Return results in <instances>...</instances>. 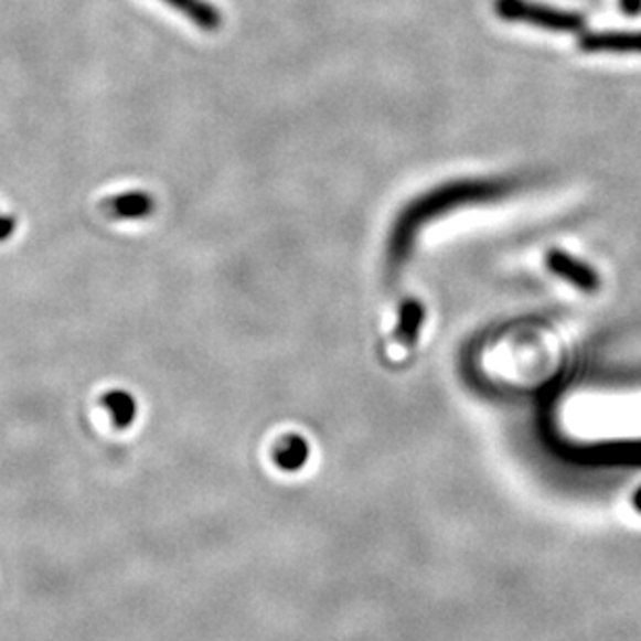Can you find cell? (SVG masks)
<instances>
[{"mask_svg":"<svg viewBox=\"0 0 641 641\" xmlns=\"http://www.w3.org/2000/svg\"><path fill=\"white\" fill-rule=\"evenodd\" d=\"M494 9L506 21L530 23L552 32H579L584 28V18L579 13H568L532 0H495Z\"/></svg>","mask_w":641,"mask_h":641,"instance_id":"7a4b0ae2","label":"cell"},{"mask_svg":"<svg viewBox=\"0 0 641 641\" xmlns=\"http://www.w3.org/2000/svg\"><path fill=\"white\" fill-rule=\"evenodd\" d=\"M621 9L627 15H638L641 13V0H621Z\"/></svg>","mask_w":641,"mask_h":641,"instance_id":"30bf717a","label":"cell"},{"mask_svg":"<svg viewBox=\"0 0 641 641\" xmlns=\"http://www.w3.org/2000/svg\"><path fill=\"white\" fill-rule=\"evenodd\" d=\"M500 192H502V185L490 182L455 183V185H448V188H441V190L431 192L427 199H423V201H419V204H415L406 213L403 223L398 225L392 255L394 257L396 255H403V250L406 248V242L413 238L415 229L421 225L423 221H427L429 217H434V215H440V213L448 211V209H455V206L462 204V202L485 201V199L498 196Z\"/></svg>","mask_w":641,"mask_h":641,"instance_id":"6da1fadb","label":"cell"},{"mask_svg":"<svg viewBox=\"0 0 641 641\" xmlns=\"http://www.w3.org/2000/svg\"><path fill=\"white\" fill-rule=\"evenodd\" d=\"M586 53H640L641 32H596L579 38Z\"/></svg>","mask_w":641,"mask_h":641,"instance_id":"277c9868","label":"cell"},{"mask_svg":"<svg viewBox=\"0 0 641 641\" xmlns=\"http://www.w3.org/2000/svg\"><path fill=\"white\" fill-rule=\"evenodd\" d=\"M103 404L109 408L113 423L117 427H128L136 417V403L126 392H110L103 398Z\"/></svg>","mask_w":641,"mask_h":641,"instance_id":"9c48e42d","label":"cell"},{"mask_svg":"<svg viewBox=\"0 0 641 641\" xmlns=\"http://www.w3.org/2000/svg\"><path fill=\"white\" fill-rule=\"evenodd\" d=\"M546 263L552 274L563 277L584 292H596L600 288V275L579 258L570 257L563 250H549Z\"/></svg>","mask_w":641,"mask_h":641,"instance_id":"3957f363","label":"cell"},{"mask_svg":"<svg viewBox=\"0 0 641 641\" xmlns=\"http://www.w3.org/2000/svg\"><path fill=\"white\" fill-rule=\"evenodd\" d=\"M423 311L421 305L417 300H408L400 311V325H398V340L403 344H413L417 340V333L421 330Z\"/></svg>","mask_w":641,"mask_h":641,"instance_id":"ba28073f","label":"cell"},{"mask_svg":"<svg viewBox=\"0 0 641 641\" xmlns=\"http://www.w3.org/2000/svg\"><path fill=\"white\" fill-rule=\"evenodd\" d=\"M165 2L206 32L220 30L223 23L220 11L209 0H165Z\"/></svg>","mask_w":641,"mask_h":641,"instance_id":"5b68a950","label":"cell"},{"mask_svg":"<svg viewBox=\"0 0 641 641\" xmlns=\"http://www.w3.org/2000/svg\"><path fill=\"white\" fill-rule=\"evenodd\" d=\"M307 458H309V446L307 441L296 436L281 441L275 448V462L286 471H296L302 462H307Z\"/></svg>","mask_w":641,"mask_h":641,"instance_id":"52a82bcc","label":"cell"},{"mask_svg":"<svg viewBox=\"0 0 641 641\" xmlns=\"http://www.w3.org/2000/svg\"><path fill=\"white\" fill-rule=\"evenodd\" d=\"M13 227H15L13 220H9V217H2V215H0V239L9 238V236H11V232H13Z\"/></svg>","mask_w":641,"mask_h":641,"instance_id":"8fae6325","label":"cell"},{"mask_svg":"<svg viewBox=\"0 0 641 641\" xmlns=\"http://www.w3.org/2000/svg\"><path fill=\"white\" fill-rule=\"evenodd\" d=\"M105 209L110 217L131 220V217H147L152 211V201L145 192H129L124 196H115L105 202Z\"/></svg>","mask_w":641,"mask_h":641,"instance_id":"8992f818","label":"cell"}]
</instances>
